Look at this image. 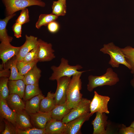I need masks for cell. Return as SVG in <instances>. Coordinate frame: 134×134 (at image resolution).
Listing matches in <instances>:
<instances>
[{"label": "cell", "mask_w": 134, "mask_h": 134, "mask_svg": "<svg viewBox=\"0 0 134 134\" xmlns=\"http://www.w3.org/2000/svg\"><path fill=\"white\" fill-rule=\"evenodd\" d=\"M10 75V71L9 69L4 68L0 71V77L9 78Z\"/></svg>", "instance_id": "obj_39"}, {"label": "cell", "mask_w": 134, "mask_h": 134, "mask_svg": "<svg viewBox=\"0 0 134 134\" xmlns=\"http://www.w3.org/2000/svg\"><path fill=\"white\" fill-rule=\"evenodd\" d=\"M68 61L63 58L61 60V63L58 67L53 66L51 67L53 72L49 77V80H57L63 76H66L71 77L74 75L84 71H79L83 68L80 65L71 66L68 63Z\"/></svg>", "instance_id": "obj_4"}, {"label": "cell", "mask_w": 134, "mask_h": 134, "mask_svg": "<svg viewBox=\"0 0 134 134\" xmlns=\"http://www.w3.org/2000/svg\"><path fill=\"white\" fill-rule=\"evenodd\" d=\"M5 128L4 130L1 133V134H16L17 128L14 127L10 122L5 119Z\"/></svg>", "instance_id": "obj_35"}, {"label": "cell", "mask_w": 134, "mask_h": 134, "mask_svg": "<svg viewBox=\"0 0 134 134\" xmlns=\"http://www.w3.org/2000/svg\"><path fill=\"white\" fill-rule=\"evenodd\" d=\"M5 100L10 108L16 112L25 109V104L17 94H9Z\"/></svg>", "instance_id": "obj_18"}, {"label": "cell", "mask_w": 134, "mask_h": 134, "mask_svg": "<svg viewBox=\"0 0 134 134\" xmlns=\"http://www.w3.org/2000/svg\"><path fill=\"white\" fill-rule=\"evenodd\" d=\"M2 1L5 7L7 16L32 6L42 7L45 6V3L41 0H2Z\"/></svg>", "instance_id": "obj_5"}, {"label": "cell", "mask_w": 134, "mask_h": 134, "mask_svg": "<svg viewBox=\"0 0 134 134\" xmlns=\"http://www.w3.org/2000/svg\"><path fill=\"white\" fill-rule=\"evenodd\" d=\"M61 0L65 3H66V0Z\"/></svg>", "instance_id": "obj_42"}, {"label": "cell", "mask_w": 134, "mask_h": 134, "mask_svg": "<svg viewBox=\"0 0 134 134\" xmlns=\"http://www.w3.org/2000/svg\"><path fill=\"white\" fill-rule=\"evenodd\" d=\"M71 79L70 77L65 76L56 80L57 87L54 97L56 105L66 101L67 89Z\"/></svg>", "instance_id": "obj_8"}, {"label": "cell", "mask_w": 134, "mask_h": 134, "mask_svg": "<svg viewBox=\"0 0 134 134\" xmlns=\"http://www.w3.org/2000/svg\"><path fill=\"white\" fill-rule=\"evenodd\" d=\"M58 18V16L52 13L50 14H41L36 24L35 27L39 29L42 26H47L51 22L56 20Z\"/></svg>", "instance_id": "obj_27"}, {"label": "cell", "mask_w": 134, "mask_h": 134, "mask_svg": "<svg viewBox=\"0 0 134 134\" xmlns=\"http://www.w3.org/2000/svg\"><path fill=\"white\" fill-rule=\"evenodd\" d=\"M92 116L90 112L66 123L64 134H80L83 124L88 120Z\"/></svg>", "instance_id": "obj_11"}, {"label": "cell", "mask_w": 134, "mask_h": 134, "mask_svg": "<svg viewBox=\"0 0 134 134\" xmlns=\"http://www.w3.org/2000/svg\"><path fill=\"white\" fill-rule=\"evenodd\" d=\"M17 134H46L45 129H39L34 127L22 130L17 129Z\"/></svg>", "instance_id": "obj_33"}, {"label": "cell", "mask_w": 134, "mask_h": 134, "mask_svg": "<svg viewBox=\"0 0 134 134\" xmlns=\"http://www.w3.org/2000/svg\"><path fill=\"white\" fill-rule=\"evenodd\" d=\"M22 25L19 23L16 22L12 27L14 36L17 38H19L22 36Z\"/></svg>", "instance_id": "obj_36"}, {"label": "cell", "mask_w": 134, "mask_h": 134, "mask_svg": "<svg viewBox=\"0 0 134 134\" xmlns=\"http://www.w3.org/2000/svg\"><path fill=\"white\" fill-rule=\"evenodd\" d=\"M100 51L103 53L110 56V59L108 64L112 67H118L121 64L130 70L131 66L127 62L121 48L115 45L113 42L104 44Z\"/></svg>", "instance_id": "obj_3"}, {"label": "cell", "mask_w": 134, "mask_h": 134, "mask_svg": "<svg viewBox=\"0 0 134 134\" xmlns=\"http://www.w3.org/2000/svg\"><path fill=\"white\" fill-rule=\"evenodd\" d=\"M16 14L7 16L3 19L0 20V40L1 43L7 44L10 43L13 38L7 34L6 27L9 20L15 16Z\"/></svg>", "instance_id": "obj_20"}, {"label": "cell", "mask_w": 134, "mask_h": 134, "mask_svg": "<svg viewBox=\"0 0 134 134\" xmlns=\"http://www.w3.org/2000/svg\"><path fill=\"white\" fill-rule=\"evenodd\" d=\"M110 99L108 96L100 95L95 91L94 97L90 105V114L92 115L96 112L109 114L110 112L108 104Z\"/></svg>", "instance_id": "obj_6"}, {"label": "cell", "mask_w": 134, "mask_h": 134, "mask_svg": "<svg viewBox=\"0 0 134 134\" xmlns=\"http://www.w3.org/2000/svg\"><path fill=\"white\" fill-rule=\"evenodd\" d=\"M130 83L134 90V74L133 79L131 81Z\"/></svg>", "instance_id": "obj_40"}, {"label": "cell", "mask_w": 134, "mask_h": 134, "mask_svg": "<svg viewBox=\"0 0 134 134\" xmlns=\"http://www.w3.org/2000/svg\"><path fill=\"white\" fill-rule=\"evenodd\" d=\"M91 101L89 100L83 98L77 105L71 109L70 112L63 119L62 121L66 123L90 112Z\"/></svg>", "instance_id": "obj_7"}, {"label": "cell", "mask_w": 134, "mask_h": 134, "mask_svg": "<svg viewBox=\"0 0 134 134\" xmlns=\"http://www.w3.org/2000/svg\"><path fill=\"white\" fill-rule=\"evenodd\" d=\"M42 94L39 84L26 85L23 99L25 101L33 97Z\"/></svg>", "instance_id": "obj_26"}, {"label": "cell", "mask_w": 134, "mask_h": 134, "mask_svg": "<svg viewBox=\"0 0 134 134\" xmlns=\"http://www.w3.org/2000/svg\"><path fill=\"white\" fill-rule=\"evenodd\" d=\"M21 11L20 15L16 20V22L22 25L29 22L30 20L28 9L26 8Z\"/></svg>", "instance_id": "obj_34"}, {"label": "cell", "mask_w": 134, "mask_h": 134, "mask_svg": "<svg viewBox=\"0 0 134 134\" xmlns=\"http://www.w3.org/2000/svg\"><path fill=\"white\" fill-rule=\"evenodd\" d=\"M17 61L16 56L4 64V68L10 69V75L9 78V80H23L24 78V76L21 75L19 73L17 66Z\"/></svg>", "instance_id": "obj_22"}, {"label": "cell", "mask_w": 134, "mask_h": 134, "mask_svg": "<svg viewBox=\"0 0 134 134\" xmlns=\"http://www.w3.org/2000/svg\"><path fill=\"white\" fill-rule=\"evenodd\" d=\"M15 127L17 129L22 130L34 127L29 114L25 109L16 112Z\"/></svg>", "instance_id": "obj_15"}, {"label": "cell", "mask_w": 134, "mask_h": 134, "mask_svg": "<svg viewBox=\"0 0 134 134\" xmlns=\"http://www.w3.org/2000/svg\"><path fill=\"white\" fill-rule=\"evenodd\" d=\"M25 38V42L20 46L19 51L16 56L18 61L21 60L29 52L38 44V39L37 37L26 35Z\"/></svg>", "instance_id": "obj_13"}, {"label": "cell", "mask_w": 134, "mask_h": 134, "mask_svg": "<svg viewBox=\"0 0 134 134\" xmlns=\"http://www.w3.org/2000/svg\"><path fill=\"white\" fill-rule=\"evenodd\" d=\"M29 115L33 127L39 129H44L47 123L52 119L51 112H43L39 111Z\"/></svg>", "instance_id": "obj_12"}, {"label": "cell", "mask_w": 134, "mask_h": 134, "mask_svg": "<svg viewBox=\"0 0 134 134\" xmlns=\"http://www.w3.org/2000/svg\"><path fill=\"white\" fill-rule=\"evenodd\" d=\"M66 123L62 120L52 119L47 123L45 128L46 134H64Z\"/></svg>", "instance_id": "obj_16"}, {"label": "cell", "mask_w": 134, "mask_h": 134, "mask_svg": "<svg viewBox=\"0 0 134 134\" xmlns=\"http://www.w3.org/2000/svg\"><path fill=\"white\" fill-rule=\"evenodd\" d=\"M44 97L41 94L27 100L25 104V109L29 114H34L39 112L41 101Z\"/></svg>", "instance_id": "obj_21"}, {"label": "cell", "mask_w": 134, "mask_h": 134, "mask_svg": "<svg viewBox=\"0 0 134 134\" xmlns=\"http://www.w3.org/2000/svg\"><path fill=\"white\" fill-rule=\"evenodd\" d=\"M88 80L87 89L90 92L98 87L114 85L119 81L117 74L111 68H107L106 73L101 76L89 75Z\"/></svg>", "instance_id": "obj_2"}, {"label": "cell", "mask_w": 134, "mask_h": 134, "mask_svg": "<svg viewBox=\"0 0 134 134\" xmlns=\"http://www.w3.org/2000/svg\"><path fill=\"white\" fill-rule=\"evenodd\" d=\"M39 50L38 56V62L50 61L55 58L52 48V45L41 39H38Z\"/></svg>", "instance_id": "obj_10"}, {"label": "cell", "mask_w": 134, "mask_h": 134, "mask_svg": "<svg viewBox=\"0 0 134 134\" xmlns=\"http://www.w3.org/2000/svg\"><path fill=\"white\" fill-rule=\"evenodd\" d=\"M20 47H15L10 43L5 44L1 42L0 44V58L3 64L18 53Z\"/></svg>", "instance_id": "obj_14"}, {"label": "cell", "mask_w": 134, "mask_h": 134, "mask_svg": "<svg viewBox=\"0 0 134 134\" xmlns=\"http://www.w3.org/2000/svg\"><path fill=\"white\" fill-rule=\"evenodd\" d=\"M52 7V13L58 17L64 16L66 13V3L61 0L53 1Z\"/></svg>", "instance_id": "obj_29"}, {"label": "cell", "mask_w": 134, "mask_h": 134, "mask_svg": "<svg viewBox=\"0 0 134 134\" xmlns=\"http://www.w3.org/2000/svg\"><path fill=\"white\" fill-rule=\"evenodd\" d=\"M130 126L134 128V121L132 123Z\"/></svg>", "instance_id": "obj_41"}, {"label": "cell", "mask_w": 134, "mask_h": 134, "mask_svg": "<svg viewBox=\"0 0 134 134\" xmlns=\"http://www.w3.org/2000/svg\"><path fill=\"white\" fill-rule=\"evenodd\" d=\"M106 114L96 112L95 117L92 122L93 127V134H107L110 133L108 117Z\"/></svg>", "instance_id": "obj_9"}, {"label": "cell", "mask_w": 134, "mask_h": 134, "mask_svg": "<svg viewBox=\"0 0 134 134\" xmlns=\"http://www.w3.org/2000/svg\"><path fill=\"white\" fill-rule=\"evenodd\" d=\"M16 113L8 106L5 100L0 99V116L10 122L15 126Z\"/></svg>", "instance_id": "obj_17"}, {"label": "cell", "mask_w": 134, "mask_h": 134, "mask_svg": "<svg viewBox=\"0 0 134 134\" xmlns=\"http://www.w3.org/2000/svg\"><path fill=\"white\" fill-rule=\"evenodd\" d=\"M71 109L69 108L66 101L62 104L57 105L51 112L52 118L62 120Z\"/></svg>", "instance_id": "obj_25"}, {"label": "cell", "mask_w": 134, "mask_h": 134, "mask_svg": "<svg viewBox=\"0 0 134 134\" xmlns=\"http://www.w3.org/2000/svg\"><path fill=\"white\" fill-rule=\"evenodd\" d=\"M38 62V60L27 63H24L21 61H18L17 66L19 73L21 75L24 76Z\"/></svg>", "instance_id": "obj_30"}, {"label": "cell", "mask_w": 134, "mask_h": 134, "mask_svg": "<svg viewBox=\"0 0 134 134\" xmlns=\"http://www.w3.org/2000/svg\"><path fill=\"white\" fill-rule=\"evenodd\" d=\"M39 50L38 44L34 49L29 52L21 61L26 63H29L38 60Z\"/></svg>", "instance_id": "obj_32"}, {"label": "cell", "mask_w": 134, "mask_h": 134, "mask_svg": "<svg viewBox=\"0 0 134 134\" xmlns=\"http://www.w3.org/2000/svg\"><path fill=\"white\" fill-rule=\"evenodd\" d=\"M55 94L50 91L47 93V96L41 100L40 111L43 112H51L56 105L54 99Z\"/></svg>", "instance_id": "obj_24"}, {"label": "cell", "mask_w": 134, "mask_h": 134, "mask_svg": "<svg viewBox=\"0 0 134 134\" xmlns=\"http://www.w3.org/2000/svg\"><path fill=\"white\" fill-rule=\"evenodd\" d=\"M47 26L48 31L52 33H55L57 32L60 29L59 24L55 21L51 22Z\"/></svg>", "instance_id": "obj_37"}, {"label": "cell", "mask_w": 134, "mask_h": 134, "mask_svg": "<svg viewBox=\"0 0 134 134\" xmlns=\"http://www.w3.org/2000/svg\"><path fill=\"white\" fill-rule=\"evenodd\" d=\"M8 85L9 94H16L21 99L23 98L26 85L23 80H9Z\"/></svg>", "instance_id": "obj_19"}, {"label": "cell", "mask_w": 134, "mask_h": 134, "mask_svg": "<svg viewBox=\"0 0 134 134\" xmlns=\"http://www.w3.org/2000/svg\"><path fill=\"white\" fill-rule=\"evenodd\" d=\"M41 70L36 65L24 76L23 80L26 85L39 84Z\"/></svg>", "instance_id": "obj_23"}, {"label": "cell", "mask_w": 134, "mask_h": 134, "mask_svg": "<svg viewBox=\"0 0 134 134\" xmlns=\"http://www.w3.org/2000/svg\"><path fill=\"white\" fill-rule=\"evenodd\" d=\"M84 71L73 75L68 86L66 102L69 108L71 109L75 107L82 98L80 92L82 82L80 77Z\"/></svg>", "instance_id": "obj_1"}, {"label": "cell", "mask_w": 134, "mask_h": 134, "mask_svg": "<svg viewBox=\"0 0 134 134\" xmlns=\"http://www.w3.org/2000/svg\"><path fill=\"white\" fill-rule=\"evenodd\" d=\"M9 78L0 77V99L5 100L9 95L8 87Z\"/></svg>", "instance_id": "obj_31"}, {"label": "cell", "mask_w": 134, "mask_h": 134, "mask_svg": "<svg viewBox=\"0 0 134 134\" xmlns=\"http://www.w3.org/2000/svg\"><path fill=\"white\" fill-rule=\"evenodd\" d=\"M119 133L122 134H134V128L130 126L126 127L122 124L119 130Z\"/></svg>", "instance_id": "obj_38"}, {"label": "cell", "mask_w": 134, "mask_h": 134, "mask_svg": "<svg viewBox=\"0 0 134 134\" xmlns=\"http://www.w3.org/2000/svg\"><path fill=\"white\" fill-rule=\"evenodd\" d=\"M121 49L127 62L130 65L131 73L134 74V48L128 46Z\"/></svg>", "instance_id": "obj_28"}]
</instances>
